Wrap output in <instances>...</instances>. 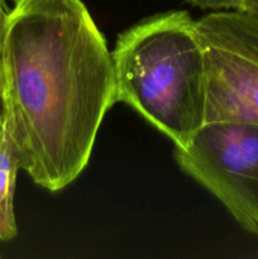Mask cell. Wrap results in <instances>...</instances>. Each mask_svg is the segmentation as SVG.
<instances>
[{
    "label": "cell",
    "mask_w": 258,
    "mask_h": 259,
    "mask_svg": "<svg viewBox=\"0 0 258 259\" xmlns=\"http://www.w3.org/2000/svg\"><path fill=\"white\" fill-rule=\"evenodd\" d=\"M3 81L20 169L42 189L61 191L88 166L116 103L111 52L82 0H14Z\"/></svg>",
    "instance_id": "obj_1"
},
{
    "label": "cell",
    "mask_w": 258,
    "mask_h": 259,
    "mask_svg": "<svg viewBox=\"0 0 258 259\" xmlns=\"http://www.w3.org/2000/svg\"><path fill=\"white\" fill-rule=\"evenodd\" d=\"M116 103L185 148L206 123V61L197 20L161 13L124 30L111 51Z\"/></svg>",
    "instance_id": "obj_2"
},
{
    "label": "cell",
    "mask_w": 258,
    "mask_h": 259,
    "mask_svg": "<svg viewBox=\"0 0 258 259\" xmlns=\"http://www.w3.org/2000/svg\"><path fill=\"white\" fill-rule=\"evenodd\" d=\"M175 159L258 237V124L205 123L185 148H175Z\"/></svg>",
    "instance_id": "obj_3"
},
{
    "label": "cell",
    "mask_w": 258,
    "mask_h": 259,
    "mask_svg": "<svg viewBox=\"0 0 258 259\" xmlns=\"http://www.w3.org/2000/svg\"><path fill=\"white\" fill-rule=\"evenodd\" d=\"M197 28L206 61V123L258 124V12H211Z\"/></svg>",
    "instance_id": "obj_4"
},
{
    "label": "cell",
    "mask_w": 258,
    "mask_h": 259,
    "mask_svg": "<svg viewBox=\"0 0 258 259\" xmlns=\"http://www.w3.org/2000/svg\"><path fill=\"white\" fill-rule=\"evenodd\" d=\"M20 169L17 151L4 118L0 133V242H10L18 235L14 212L17 175Z\"/></svg>",
    "instance_id": "obj_5"
},
{
    "label": "cell",
    "mask_w": 258,
    "mask_h": 259,
    "mask_svg": "<svg viewBox=\"0 0 258 259\" xmlns=\"http://www.w3.org/2000/svg\"><path fill=\"white\" fill-rule=\"evenodd\" d=\"M200 9H209L212 12L219 10H257L258 0H186Z\"/></svg>",
    "instance_id": "obj_6"
},
{
    "label": "cell",
    "mask_w": 258,
    "mask_h": 259,
    "mask_svg": "<svg viewBox=\"0 0 258 259\" xmlns=\"http://www.w3.org/2000/svg\"><path fill=\"white\" fill-rule=\"evenodd\" d=\"M9 5L8 0H0V98L3 95V88H4V81H3V45H4L5 29H7L8 14H9Z\"/></svg>",
    "instance_id": "obj_7"
},
{
    "label": "cell",
    "mask_w": 258,
    "mask_h": 259,
    "mask_svg": "<svg viewBox=\"0 0 258 259\" xmlns=\"http://www.w3.org/2000/svg\"><path fill=\"white\" fill-rule=\"evenodd\" d=\"M3 124H4V110H3V103L2 98H0V133H2Z\"/></svg>",
    "instance_id": "obj_8"
}]
</instances>
